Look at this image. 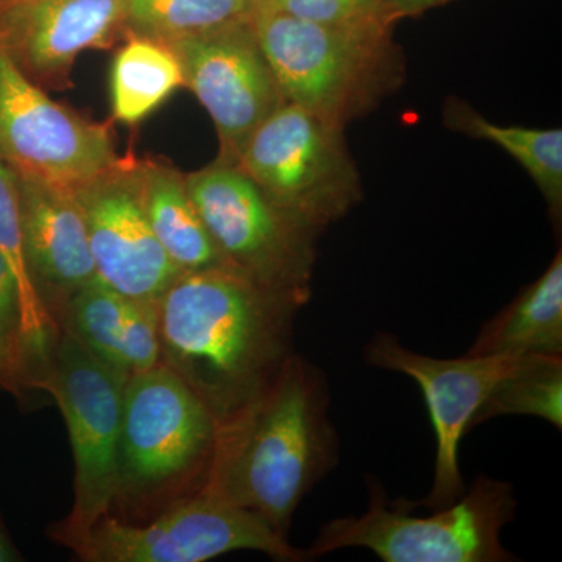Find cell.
Wrapping results in <instances>:
<instances>
[{
  "label": "cell",
  "mask_w": 562,
  "mask_h": 562,
  "mask_svg": "<svg viewBox=\"0 0 562 562\" xmlns=\"http://www.w3.org/2000/svg\"><path fill=\"white\" fill-rule=\"evenodd\" d=\"M124 27V0H0V49L25 74L65 79L81 52Z\"/></svg>",
  "instance_id": "obj_14"
},
{
  "label": "cell",
  "mask_w": 562,
  "mask_h": 562,
  "mask_svg": "<svg viewBox=\"0 0 562 562\" xmlns=\"http://www.w3.org/2000/svg\"><path fill=\"white\" fill-rule=\"evenodd\" d=\"M221 424L168 366L128 376L122 403L114 508L140 513L201 490ZM113 508V512H114Z\"/></svg>",
  "instance_id": "obj_4"
},
{
  "label": "cell",
  "mask_w": 562,
  "mask_h": 562,
  "mask_svg": "<svg viewBox=\"0 0 562 562\" xmlns=\"http://www.w3.org/2000/svg\"><path fill=\"white\" fill-rule=\"evenodd\" d=\"M184 87L183 69L168 43L132 35L110 70L111 113L125 125L139 124Z\"/></svg>",
  "instance_id": "obj_21"
},
{
  "label": "cell",
  "mask_w": 562,
  "mask_h": 562,
  "mask_svg": "<svg viewBox=\"0 0 562 562\" xmlns=\"http://www.w3.org/2000/svg\"><path fill=\"white\" fill-rule=\"evenodd\" d=\"M65 546L85 562H205L239 550L310 561L257 514L203 487L166 506L149 524L110 514Z\"/></svg>",
  "instance_id": "obj_9"
},
{
  "label": "cell",
  "mask_w": 562,
  "mask_h": 562,
  "mask_svg": "<svg viewBox=\"0 0 562 562\" xmlns=\"http://www.w3.org/2000/svg\"><path fill=\"white\" fill-rule=\"evenodd\" d=\"M366 361L402 373L420 387L436 439L431 490L422 508L452 505L465 492L460 447L492 390L517 368L524 355L435 358L408 349L392 333L379 331L366 346Z\"/></svg>",
  "instance_id": "obj_11"
},
{
  "label": "cell",
  "mask_w": 562,
  "mask_h": 562,
  "mask_svg": "<svg viewBox=\"0 0 562 562\" xmlns=\"http://www.w3.org/2000/svg\"><path fill=\"white\" fill-rule=\"evenodd\" d=\"M74 192L87 222L95 279L127 297L157 302L181 272L151 232L138 165L122 161Z\"/></svg>",
  "instance_id": "obj_13"
},
{
  "label": "cell",
  "mask_w": 562,
  "mask_h": 562,
  "mask_svg": "<svg viewBox=\"0 0 562 562\" xmlns=\"http://www.w3.org/2000/svg\"><path fill=\"white\" fill-rule=\"evenodd\" d=\"M184 181L225 262L306 305L319 232L280 209L236 162L221 160Z\"/></svg>",
  "instance_id": "obj_6"
},
{
  "label": "cell",
  "mask_w": 562,
  "mask_h": 562,
  "mask_svg": "<svg viewBox=\"0 0 562 562\" xmlns=\"http://www.w3.org/2000/svg\"><path fill=\"white\" fill-rule=\"evenodd\" d=\"M452 0H380L384 16L391 22L398 18L414 16V14L424 13L425 10L435 9Z\"/></svg>",
  "instance_id": "obj_27"
},
{
  "label": "cell",
  "mask_w": 562,
  "mask_h": 562,
  "mask_svg": "<svg viewBox=\"0 0 562 562\" xmlns=\"http://www.w3.org/2000/svg\"><path fill=\"white\" fill-rule=\"evenodd\" d=\"M18 183L29 266L57 321L70 295L95 279L87 222L76 192L24 177Z\"/></svg>",
  "instance_id": "obj_15"
},
{
  "label": "cell",
  "mask_w": 562,
  "mask_h": 562,
  "mask_svg": "<svg viewBox=\"0 0 562 562\" xmlns=\"http://www.w3.org/2000/svg\"><path fill=\"white\" fill-rule=\"evenodd\" d=\"M344 127L286 101L251 133L235 162L280 209L321 233L362 198Z\"/></svg>",
  "instance_id": "obj_7"
},
{
  "label": "cell",
  "mask_w": 562,
  "mask_h": 562,
  "mask_svg": "<svg viewBox=\"0 0 562 562\" xmlns=\"http://www.w3.org/2000/svg\"><path fill=\"white\" fill-rule=\"evenodd\" d=\"M190 88L210 114L222 160L235 162L244 144L284 101L251 20L169 43Z\"/></svg>",
  "instance_id": "obj_12"
},
{
  "label": "cell",
  "mask_w": 562,
  "mask_h": 562,
  "mask_svg": "<svg viewBox=\"0 0 562 562\" xmlns=\"http://www.w3.org/2000/svg\"><path fill=\"white\" fill-rule=\"evenodd\" d=\"M57 322L94 357L128 376L161 364L157 302L127 297L94 279L70 295Z\"/></svg>",
  "instance_id": "obj_16"
},
{
  "label": "cell",
  "mask_w": 562,
  "mask_h": 562,
  "mask_svg": "<svg viewBox=\"0 0 562 562\" xmlns=\"http://www.w3.org/2000/svg\"><path fill=\"white\" fill-rule=\"evenodd\" d=\"M0 391L14 397H25L41 391L38 373L22 349L21 342L0 328Z\"/></svg>",
  "instance_id": "obj_25"
},
{
  "label": "cell",
  "mask_w": 562,
  "mask_h": 562,
  "mask_svg": "<svg viewBox=\"0 0 562 562\" xmlns=\"http://www.w3.org/2000/svg\"><path fill=\"white\" fill-rule=\"evenodd\" d=\"M0 254L9 262L20 299L21 342L41 386L46 379L52 349L60 336V325L41 299L29 266L22 228L20 183L16 173L0 160Z\"/></svg>",
  "instance_id": "obj_19"
},
{
  "label": "cell",
  "mask_w": 562,
  "mask_h": 562,
  "mask_svg": "<svg viewBox=\"0 0 562 562\" xmlns=\"http://www.w3.org/2000/svg\"><path fill=\"white\" fill-rule=\"evenodd\" d=\"M21 561L20 553L14 549L13 543L7 538L5 532L0 530V562Z\"/></svg>",
  "instance_id": "obj_28"
},
{
  "label": "cell",
  "mask_w": 562,
  "mask_h": 562,
  "mask_svg": "<svg viewBox=\"0 0 562 562\" xmlns=\"http://www.w3.org/2000/svg\"><path fill=\"white\" fill-rule=\"evenodd\" d=\"M562 355V251L483 325L465 355Z\"/></svg>",
  "instance_id": "obj_17"
},
{
  "label": "cell",
  "mask_w": 562,
  "mask_h": 562,
  "mask_svg": "<svg viewBox=\"0 0 562 562\" xmlns=\"http://www.w3.org/2000/svg\"><path fill=\"white\" fill-rule=\"evenodd\" d=\"M255 3L258 5H262V3L269 2V0H254Z\"/></svg>",
  "instance_id": "obj_29"
},
{
  "label": "cell",
  "mask_w": 562,
  "mask_h": 562,
  "mask_svg": "<svg viewBox=\"0 0 562 562\" xmlns=\"http://www.w3.org/2000/svg\"><path fill=\"white\" fill-rule=\"evenodd\" d=\"M127 380V373L99 360L68 331H60L43 391L61 409L74 457L72 509L50 530L52 539L61 546L113 514Z\"/></svg>",
  "instance_id": "obj_8"
},
{
  "label": "cell",
  "mask_w": 562,
  "mask_h": 562,
  "mask_svg": "<svg viewBox=\"0 0 562 562\" xmlns=\"http://www.w3.org/2000/svg\"><path fill=\"white\" fill-rule=\"evenodd\" d=\"M0 160L18 177L77 191L120 166L106 125L52 101L0 49Z\"/></svg>",
  "instance_id": "obj_10"
},
{
  "label": "cell",
  "mask_w": 562,
  "mask_h": 562,
  "mask_svg": "<svg viewBox=\"0 0 562 562\" xmlns=\"http://www.w3.org/2000/svg\"><path fill=\"white\" fill-rule=\"evenodd\" d=\"M251 27L284 101L339 124L364 116L402 83L390 22L319 24L260 5Z\"/></svg>",
  "instance_id": "obj_3"
},
{
  "label": "cell",
  "mask_w": 562,
  "mask_h": 562,
  "mask_svg": "<svg viewBox=\"0 0 562 562\" xmlns=\"http://www.w3.org/2000/svg\"><path fill=\"white\" fill-rule=\"evenodd\" d=\"M368 508L324 524L306 557L366 549L384 562H512L502 531L516 517L512 484L480 473L471 487L430 516H412L405 501L387 502L379 480L368 482Z\"/></svg>",
  "instance_id": "obj_5"
},
{
  "label": "cell",
  "mask_w": 562,
  "mask_h": 562,
  "mask_svg": "<svg viewBox=\"0 0 562 562\" xmlns=\"http://www.w3.org/2000/svg\"><path fill=\"white\" fill-rule=\"evenodd\" d=\"M443 122L450 131L475 139L490 140L522 165L535 180L550 216L560 227L562 216V131L561 128L509 127L487 121L469 103L458 98L447 99Z\"/></svg>",
  "instance_id": "obj_20"
},
{
  "label": "cell",
  "mask_w": 562,
  "mask_h": 562,
  "mask_svg": "<svg viewBox=\"0 0 562 562\" xmlns=\"http://www.w3.org/2000/svg\"><path fill=\"white\" fill-rule=\"evenodd\" d=\"M0 328L21 342V314L16 281H14L9 262L2 257V254H0Z\"/></svg>",
  "instance_id": "obj_26"
},
{
  "label": "cell",
  "mask_w": 562,
  "mask_h": 562,
  "mask_svg": "<svg viewBox=\"0 0 562 562\" xmlns=\"http://www.w3.org/2000/svg\"><path fill=\"white\" fill-rule=\"evenodd\" d=\"M138 180L151 232L180 272L228 266L191 201L184 177L151 162L138 165Z\"/></svg>",
  "instance_id": "obj_18"
},
{
  "label": "cell",
  "mask_w": 562,
  "mask_h": 562,
  "mask_svg": "<svg viewBox=\"0 0 562 562\" xmlns=\"http://www.w3.org/2000/svg\"><path fill=\"white\" fill-rule=\"evenodd\" d=\"M255 9L254 0H124V27L169 44L249 21Z\"/></svg>",
  "instance_id": "obj_22"
},
{
  "label": "cell",
  "mask_w": 562,
  "mask_h": 562,
  "mask_svg": "<svg viewBox=\"0 0 562 562\" xmlns=\"http://www.w3.org/2000/svg\"><path fill=\"white\" fill-rule=\"evenodd\" d=\"M303 306L231 266L181 272L157 301L161 362L222 427L294 353V322Z\"/></svg>",
  "instance_id": "obj_1"
},
{
  "label": "cell",
  "mask_w": 562,
  "mask_h": 562,
  "mask_svg": "<svg viewBox=\"0 0 562 562\" xmlns=\"http://www.w3.org/2000/svg\"><path fill=\"white\" fill-rule=\"evenodd\" d=\"M301 20L319 24L344 25L362 22H390L380 0H269L262 3ZM260 7V5H258Z\"/></svg>",
  "instance_id": "obj_24"
},
{
  "label": "cell",
  "mask_w": 562,
  "mask_h": 562,
  "mask_svg": "<svg viewBox=\"0 0 562 562\" xmlns=\"http://www.w3.org/2000/svg\"><path fill=\"white\" fill-rule=\"evenodd\" d=\"M338 460L327 376L292 353L260 395L222 425L202 487L288 538L299 505Z\"/></svg>",
  "instance_id": "obj_2"
},
{
  "label": "cell",
  "mask_w": 562,
  "mask_h": 562,
  "mask_svg": "<svg viewBox=\"0 0 562 562\" xmlns=\"http://www.w3.org/2000/svg\"><path fill=\"white\" fill-rule=\"evenodd\" d=\"M502 416H530L562 430V355L527 353L492 390L473 427Z\"/></svg>",
  "instance_id": "obj_23"
}]
</instances>
